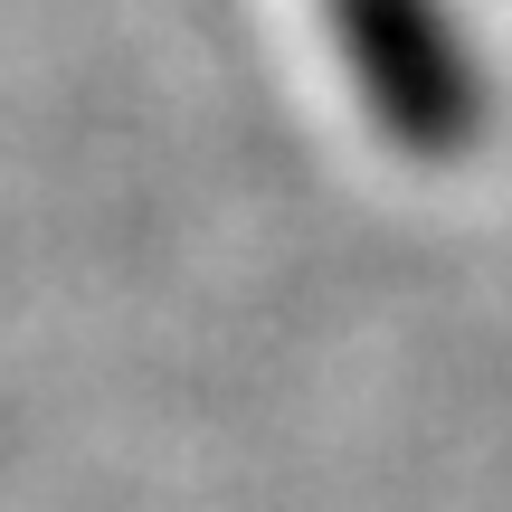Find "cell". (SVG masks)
<instances>
[{
  "mask_svg": "<svg viewBox=\"0 0 512 512\" xmlns=\"http://www.w3.org/2000/svg\"><path fill=\"white\" fill-rule=\"evenodd\" d=\"M323 19H332V48H342L370 124L399 152L446 162V152L475 143L484 86H475V57H465L446 0H323Z\"/></svg>",
  "mask_w": 512,
  "mask_h": 512,
  "instance_id": "cell-1",
  "label": "cell"
}]
</instances>
